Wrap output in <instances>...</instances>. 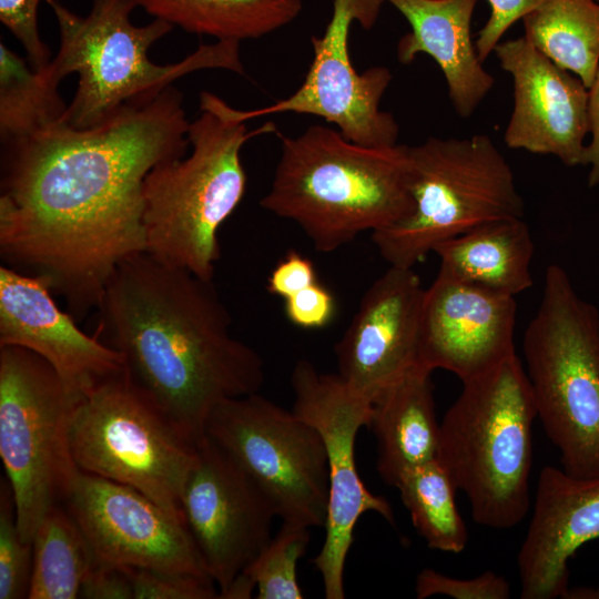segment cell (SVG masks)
Masks as SVG:
<instances>
[{"instance_id":"6da1fadb","label":"cell","mask_w":599,"mask_h":599,"mask_svg":"<svg viewBox=\"0 0 599 599\" xmlns=\"http://www.w3.org/2000/svg\"><path fill=\"white\" fill-rule=\"evenodd\" d=\"M189 124L170 85L98 125L59 121L3 145V265L44 278L75 319L97 308L118 266L145 252V177L185 155Z\"/></svg>"},{"instance_id":"7a4b0ae2","label":"cell","mask_w":599,"mask_h":599,"mask_svg":"<svg viewBox=\"0 0 599 599\" xmlns=\"http://www.w3.org/2000/svg\"><path fill=\"white\" fill-rule=\"evenodd\" d=\"M94 335L119 352L128 377L195 440L222 402L258 393L264 363L231 332L212 281L146 252L123 261L97 307Z\"/></svg>"},{"instance_id":"3957f363","label":"cell","mask_w":599,"mask_h":599,"mask_svg":"<svg viewBox=\"0 0 599 599\" xmlns=\"http://www.w3.org/2000/svg\"><path fill=\"white\" fill-rule=\"evenodd\" d=\"M407 148L361 145L321 124L282 135L274 177L260 204L296 223L315 250L333 252L412 214Z\"/></svg>"},{"instance_id":"277c9868","label":"cell","mask_w":599,"mask_h":599,"mask_svg":"<svg viewBox=\"0 0 599 599\" xmlns=\"http://www.w3.org/2000/svg\"><path fill=\"white\" fill-rule=\"evenodd\" d=\"M275 130L267 122L248 131L240 110L201 92L200 114L189 124L190 155L161 162L145 177V252L212 281L221 255L219 230L246 192L241 150L251 138Z\"/></svg>"},{"instance_id":"5b68a950","label":"cell","mask_w":599,"mask_h":599,"mask_svg":"<svg viewBox=\"0 0 599 599\" xmlns=\"http://www.w3.org/2000/svg\"><path fill=\"white\" fill-rule=\"evenodd\" d=\"M57 20L60 47L44 67L60 84L71 73L79 75L78 88L61 122L79 129L98 125L124 105L158 95L175 80L202 69H223L244 74L240 42L217 40L201 44L183 60L153 63L150 48L173 26L154 19L144 26L131 20L136 0H90L84 17L58 0H45Z\"/></svg>"},{"instance_id":"8992f818","label":"cell","mask_w":599,"mask_h":599,"mask_svg":"<svg viewBox=\"0 0 599 599\" xmlns=\"http://www.w3.org/2000/svg\"><path fill=\"white\" fill-rule=\"evenodd\" d=\"M536 418L531 387L516 353L463 383L445 413L437 459L465 494L476 524L508 529L526 517Z\"/></svg>"},{"instance_id":"52a82bcc","label":"cell","mask_w":599,"mask_h":599,"mask_svg":"<svg viewBox=\"0 0 599 599\" xmlns=\"http://www.w3.org/2000/svg\"><path fill=\"white\" fill-rule=\"evenodd\" d=\"M522 348L537 417L561 468L577 478L599 477V311L559 265L547 267Z\"/></svg>"},{"instance_id":"ba28073f","label":"cell","mask_w":599,"mask_h":599,"mask_svg":"<svg viewBox=\"0 0 599 599\" xmlns=\"http://www.w3.org/2000/svg\"><path fill=\"white\" fill-rule=\"evenodd\" d=\"M407 155L414 211L372 233L389 266L413 268L438 244L480 224L524 217L512 170L488 135L430 136L408 145Z\"/></svg>"},{"instance_id":"9c48e42d","label":"cell","mask_w":599,"mask_h":599,"mask_svg":"<svg viewBox=\"0 0 599 599\" xmlns=\"http://www.w3.org/2000/svg\"><path fill=\"white\" fill-rule=\"evenodd\" d=\"M69 435L80 470L131 486L184 521L181 498L200 440L181 429L125 370L75 403Z\"/></svg>"},{"instance_id":"30bf717a","label":"cell","mask_w":599,"mask_h":599,"mask_svg":"<svg viewBox=\"0 0 599 599\" xmlns=\"http://www.w3.org/2000/svg\"><path fill=\"white\" fill-rule=\"evenodd\" d=\"M78 400L42 357L0 346V457L28 541L47 511L65 500L80 471L69 435Z\"/></svg>"},{"instance_id":"8fae6325","label":"cell","mask_w":599,"mask_h":599,"mask_svg":"<svg viewBox=\"0 0 599 599\" xmlns=\"http://www.w3.org/2000/svg\"><path fill=\"white\" fill-rule=\"evenodd\" d=\"M204 434L261 488L282 521L324 527L327 456L309 423L254 393L219 404Z\"/></svg>"},{"instance_id":"7c38bea8","label":"cell","mask_w":599,"mask_h":599,"mask_svg":"<svg viewBox=\"0 0 599 599\" xmlns=\"http://www.w3.org/2000/svg\"><path fill=\"white\" fill-rule=\"evenodd\" d=\"M293 412L321 435L327 456L328 504L325 538L313 558L326 599H344V570L358 519L374 511L394 524L390 504L368 490L358 475L355 440L368 427L373 405L355 393L338 374H324L301 359L291 375Z\"/></svg>"},{"instance_id":"4fadbf2b","label":"cell","mask_w":599,"mask_h":599,"mask_svg":"<svg viewBox=\"0 0 599 599\" xmlns=\"http://www.w3.org/2000/svg\"><path fill=\"white\" fill-rule=\"evenodd\" d=\"M385 0H334L333 13L322 37H312L313 61L301 87L273 104L243 111L248 121L294 112L312 114L335 124L348 140L365 146L389 148L397 143L399 125L380 109L392 73L375 65L358 73L349 55L348 38L354 21L365 30L376 23Z\"/></svg>"},{"instance_id":"5bb4252c","label":"cell","mask_w":599,"mask_h":599,"mask_svg":"<svg viewBox=\"0 0 599 599\" xmlns=\"http://www.w3.org/2000/svg\"><path fill=\"white\" fill-rule=\"evenodd\" d=\"M184 522L219 598L271 540V500L220 446L204 435L181 498Z\"/></svg>"},{"instance_id":"9a60e30c","label":"cell","mask_w":599,"mask_h":599,"mask_svg":"<svg viewBox=\"0 0 599 599\" xmlns=\"http://www.w3.org/2000/svg\"><path fill=\"white\" fill-rule=\"evenodd\" d=\"M62 504L97 562L211 578L185 522L140 490L80 470Z\"/></svg>"},{"instance_id":"2e32d148","label":"cell","mask_w":599,"mask_h":599,"mask_svg":"<svg viewBox=\"0 0 599 599\" xmlns=\"http://www.w3.org/2000/svg\"><path fill=\"white\" fill-rule=\"evenodd\" d=\"M514 296L463 281L439 268L425 290L419 327V365L455 374L461 383L515 354Z\"/></svg>"},{"instance_id":"e0dca14e","label":"cell","mask_w":599,"mask_h":599,"mask_svg":"<svg viewBox=\"0 0 599 599\" xmlns=\"http://www.w3.org/2000/svg\"><path fill=\"white\" fill-rule=\"evenodd\" d=\"M425 288L412 267L389 266L365 292L335 346L338 375L374 403L418 359Z\"/></svg>"},{"instance_id":"ac0fdd59","label":"cell","mask_w":599,"mask_h":599,"mask_svg":"<svg viewBox=\"0 0 599 599\" xmlns=\"http://www.w3.org/2000/svg\"><path fill=\"white\" fill-rule=\"evenodd\" d=\"M494 53L512 79L506 145L554 155L567 166L585 165L588 88L581 79L556 64L525 35L500 41Z\"/></svg>"},{"instance_id":"d6986e66","label":"cell","mask_w":599,"mask_h":599,"mask_svg":"<svg viewBox=\"0 0 599 599\" xmlns=\"http://www.w3.org/2000/svg\"><path fill=\"white\" fill-rule=\"evenodd\" d=\"M27 348L45 362L81 398L124 372V359L95 335L85 334L61 309L47 281L0 266V346Z\"/></svg>"},{"instance_id":"ffe728a7","label":"cell","mask_w":599,"mask_h":599,"mask_svg":"<svg viewBox=\"0 0 599 599\" xmlns=\"http://www.w3.org/2000/svg\"><path fill=\"white\" fill-rule=\"evenodd\" d=\"M597 538L599 477L577 478L562 468L545 466L517 557L520 598H562L569 588V560Z\"/></svg>"},{"instance_id":"44dd1931","label":"cell","mask_w":599,"mask_h":599,"mask_svg":"<svg viewBox=\"0 0 599 599\" xmlns=\"http://www.w3.org/2000/svg\"><path fill=\"white\" fill-rule=\"evenodd\" d=\"M408 21L410 31L397 43V59L412 63L427 54L439 67L449 100L461 118L470 116L494 87L471 39L478 0H385Z\"/></svg>"},{"instance_id":"7402d4cb","label":"cell","mask_w":599,"mask_h":599,"mask_svg":"<svg viewBox=\"0 0 599 599\" xmlns=\"http://www.w3.org/2000/svg\"><path fill=\"white\" fill-rule=\"evenodd\" d=\"M432 373L413 368L373 405L368 427L377 443V473L393 487L405 471L438 457L440 423Z\"/></svg>"},{"instance_id":"603a6c76","label":"cell","mask_w":599,"mask_h":599,"mask_svg":"<svg viewBox=\"0 0 599 599\" xmlns=\"http://www.w3.org/2000/svg\"><path fill=\"white\" fill-rule=\"evenodd\" d=\"M534 242L524 217L480 224L438 244L439 268L463 281L516 296L532 285Z\"/></svg>"},{"instance_id":"cb8c5ba5","label":"cell","mask_w":599,"mask_h":599,"mask_svg":"<svg viewBox=\"0 0 599 599\" xmlns=\"http://www.w3.org/2000/svg\"><path fill=\"white\" fill-rule=\"evenodd\" d=\"M148 13L173 27L217 40L258 39L301 13L302 0H136Z\"/></svg>"},{"instance_id":"d4e9b609","label":"cell","mask_w":599,"mask_h":599,"mask_svg":"<svg viewBox=\"0 0 599 599\" xmlns=\"http://www.w3.org/2000/svg\"><path fill=\"white\" fill-rule=\"evenodd\" d=\"M522 21L531 44L590 87L599 69V1L544 0Z\"/></svg>"},{"instance_id":"484cf974","label":"cell","mask_w":599,"mask_h":599,"mask_svg":"<svg viewBox=\"0 0 599 599\" xmlns=\"http://www.w3.org/2000/svg\"><path fill=\"white\" fill-rule=\"evenodd\" d=\"M29 599H75L97 562L89 541L63 504L50 508L32 538Z\"/></svg>"},{"instance_id":"4316f807","label":"cell","mask_w":599,"mask_h":599,"mask_svg":"<svg viewBox=\"0 0 599 599\" xmlns=\"http://www.w3.org/2000/svg\"><path fill=\"white\" fill-rule=\"evenodd\" d=\"M44 68L0 42V136L2 145L23 140L59 121L67 104Z\"/></svg>"},{"instance_id":"83f0119b","label":"cell","mask_w":599,"mask_h":599,"mask_svg":"<svg viewBox=\"0 0 599 599\" xmlns=\"http://www.w3.org/2000/svg\"><path fill=\"white\" fill-rule=\"evenodd\" d=\"M394 487L430 549L450 554L465 549L468 531L456 506L457 488L438 459L405 471Z\"/></svg>"},{"instance_id":"f1b7e54d","label":"cell","mask_w":599,"mask_h":599,"mask_svg":"<svg viewBox=\"0 0 599 599\" xmlns=\"http://www.w3.org/2000/svg\"><path fill=\"white\" fill-rule=\"evenodd\" d=\"M309 527L282 522L260 554L244 568L257 589L258 599H302L297 564L311 540Z\"/></svg>"},{"instance_id":"f546056e","label":"cell","mask_w":599,"mask_h":599,"mask_svg":"<svg viewBox=\"0 0 599 599\" xmlns=\"http://www.w3.org/2000/svg\"><path fill=\"white\" fill-rule=\"evenodd\" d=\"M33 545L18 527L16 504L7 478L0 480V599L29 597Z\"/></svg>"},{"instance_id":"4dcf8cb0","label":"cell","mask_w":599,"mask_h":599,"mask_svg":"<svg viewBox=\"0 0 599 599\" xmlns=\"http://www.w3.org/2000/svg\"><path fill=\"white\" fill-rule=\"evenodd\" d=\"M134 599H215L219 589L209 577L189 572L125 567Z\"/></svg>"},{"instance_id":"1f68e13d","label":"cell","mask_w":599,"mask_h":599,"mask_svg":"<svg viewBox=\"0 0 599 599\" xmlns=\"http://www.w3.org/2000/svg\"><path fill=\"white\" fill-rule=\"evenodd\" d=\"M415 593L418 599L447 596L454 599H508L511 595L507 579L494 571L458 579L432 568H424L416 576Z\"/></svg>"},{"instance_id":"d6a6232c","label":"cell","mask_w":599,"mask_h":599,"mask_svg":"<svg viewBox=\"0 0 599 599\" xmlns=\"http://www.w3.org/2000/svg\"><path fill=\"white\" fill-rule=\"evenodd\" d=\"M39 3L40 0H0V20L21 43L34 70L43 69L51 61L49 49L39 34Z\"/></svg>"},{"instance_id":"836d02e7","label":"cell","mask_w":599,"mask_h":599,"mask_svg":"<svg viewBox=\"0 0 599 599\" xmlns=\"http://www.w3.org/2000/svg\"><path fill=\"white\" fill-rule=\"evenodd\" d=\"M285 314L288 321L301 328L315 329L327 326L336 311L333 294L316 282L287 297Z\"/></svg>"},{"instance_id":"e575fe53","label":"cell","mask_w":599,"mask_h":599,"mask_svg":"<svg viewBox=\"0 0 599 599\" xmlns=\"http://www.w3.org/2000/svg\"><path fill=\"white\" fill-rule=\"evenodd\" d=\"M487 1L490 4V16L475 41L478 58L483 63L494 52L507 30L535 10L544 0Z\"/></svg>"},{"instance_id":"d590c367","label":"cell","mask_w":599,"mask_h":599,"mask_svg":"<svg viewBox=\"0 0 599 599\" xmlns=\"http://www.w3.org/2000/svg\"><path fill=\"white\" fill-rule=\"evenodd\" d=\"M318 282L313 262L295 250H291L275 265L267 278V291L286 300Z\"/></svg>"},{"instance_id":"8d00e7d4","label":"cell","mask_w":599,"mask_h":599,"mask_svg":"<svg viewBox=\"0 0 599 599\" xmlns=\"http://www.w3.org/2000/svg\"><path fill=\"white\" fill-rule=\"evenodd\" d=\"M79 598L134 599L126 568L95 562L82 581Z\"/></svg>"},{"instance_id":"74e56055","label":"cell","mask_w":599,"mask_h":599,"mask_svg":"<svg viewBox=\"0 0 599 599\" xmlns=\"http://www.w3.org/2000/svg\"><path fill=\"white\" fill-rule=\"evenodd\" d=\"M588 124L591 135L586 145L585 165H590L588 185H599V69L588 88Z\"/></svg>"},{"instance_id":"f35d334b","label":"cell","mask_w":599,"mask_h":599,"mask_svg":"<svg viewBox=\"0 0 599 599\" xmlns=\"http://www.w3.org/2000/svg\"><path fill=\"white\" fill-rule=\"evenodd\" d=\"M564 599H599V586H579L568 588Z\"/></svg>"},{"instance_id":"ab89813d","label":"cell","mask_w":599,"mask_h":599,"mask_svg":"<svg viewBox=\"0 0 599 599\" xmlns=\"http://www.w3.org/2000/svg\"><path fill=\"white\" fill-rule=\"evenodd\" d=\"M597 1H599V0H597Z\"/></svg>"}]
</instances>
